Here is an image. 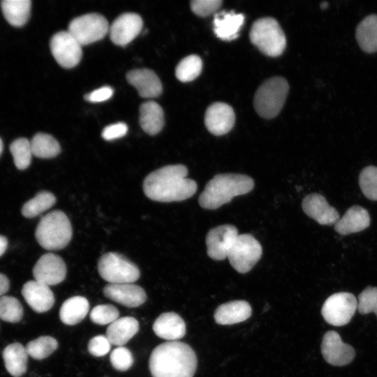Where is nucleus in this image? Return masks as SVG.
<instances>
[{
	"instance_id": "obj_1",
	"label": "nucleus",
	"mask_w": 377,
	"mask_h": 377,
	"mask_svg": "<svg viewBox=\"0 0 377 377\" xmlns=\"http://www.w3.org/2000/svg\"><path fill=\"white\" fill-rule=\"evenodd\" d=\"M187 175L188 169L182 164L163 166L145 178L144 193L148 198L162 202L186 200L197 191L196 182Z\"/></svg>"
},
{
	"instance_id": "obj_2",
	"label": "nucleus",
	"mask_w": 377,
	"mask_h": 377,
	"mask_svg": "<svg viewBox=\"0 0 377 377\" xmlns=\"http://www.w3.org/2000/svg\"><path fill=\"white\" fill-rule=\"evenodd\" d=\"M197 364L194 350L188 344L177 341L157 346L149 360L152 377H193Z\"/></svg>"
},
{
	"instance_id": "obj_3",
	"label": "nucleus",
	"mask_w": 377,
	"mask_h": 377,
	"mask_svg": "<svg viewBox=\"0 0 377 377\" xmlns=\"http://www.w3.org/2000/svg\"><path fill=\"white\" fill-rule=\"evenodd\" d=\"M253 186L254 182L248 175L218 174L207 183L198 202L204 209H215L229 202L235 196L248 193Z\"/></svg>"
},
{
	"instance_id": "obj_4",
	"label": "nucleus",
	"mask_w": 377,
	"mask_h": 377,
	"mask_svg": "<svg viewBox=\"0 0 377 377\" xmlns=\"http://www.w3.org/2000/svg\"><path fill=\"white\" fill-rule=\"evenodd\" d=\"M73 229L66 214L61 210H54L43 216L38 223L35 237L38 243L45 249H62L72 238Z\"/></svg>"
},
{
	"instance_id": "obj_5",
	"label": "nucleus",
	"mask_w": 377,
	"mask_h": 377,
	"mask_svg": "<svg viewBox=\"0 0 377 377\" xmlns=\"http://www.w3.org/2000/svg\"><path fill=\"white\" fill-rule=\"evenodd\" d=\"M251 43L264 54L278 57L286 46V38L278 22L272 17L257 20L251 26L250 34Z\"/></svg>"
},
{
	"instance_id": "obj_6",
	"label": "nucleus",
	"mask_w": 377,
	"mask_h": 377,
	"mask_svg": "<svg viewBox=\"0 0 377 377\" xmlns=\"http://www.w3.org/2000/svg\"><path fill=\"white\" fill-rule=\"evenodd\" d=\"M289 86L281 77H274L263 82L254 96V108L257 113L265 118L275 117L286 101Z\"/></svg>"
},
{
	"instance_id": "obj_7",
	"label": "nucleus",
	"mask_w": 377,
	"mask_h": 377,
	"mask_svg": "<svg viewBox=\"0 0 377 377\" xmlns=\"http://www.w3.org/2000/svg\"><path fill=\"white\" fill-rule=\"evenodd\" d=\"M100 276L109 283H125L136 281L140 275L138 267L121 254L108 252L98 262Z\"/></svg>"
},
{
	"instance_id": "obj_8",
	"label": "nucleus",
	"mask_w": 377,
	"mask_h": 377,
	"mask_svg": "<svg viewBox=\"0 0 377 377\" xmlns=\"http://www.w3.org/2000/svg\"><path fill=\"white\" fill-rule=\"evenodd\" d=\"M109 29L104 16L98 13H88L71 20L68 31L81 45H86L102 39L108 33Z\"/></svg>"
},
{
	"instance_id": "obj_9",
	"label": "nucleus",
	"mask_w": 377,
	"mask_h": 377,
	"mask_svg": "<svg viewBox=\"0 0 377 377\" xmlns=\"http://www.w3.org/2000/svg\"><path fill=\"white\" fill-rule=\"evenodd\" d=\"M263 249L258 241L250 234L239 235L228 258L238 272H249L260 260Z\"/></svg>"
},
{
	"instance_id": "obj_10",
	"label": "nucleus",
	"mask_w": 377,
	"mask_h": 377,
	"mask_svg": "<svg viewBox=\"0 0 377 377\" xmlns=\"http://www.w3.org/2000/svg\"><path fill=\"white\" fill-rule=\"evenodd\" d=\"M357 309V300L350 293L340 292L330 295L324 302L321 314L325 320L334 326L348 324Z\"/></svg>"
},
{
	"instance_id": "obj_11",
	"label": "nucleus",
	"mask_w": 377,
	"mask_h": 377,
	"mask_svg": "<svg viewBox=\"0 0 377 377\" xmlns=\"http://www.w3.org/2000/svg\"><path fill=\"white\" fill-rule=\"evenodd\" d=\"M50 47L54 58L63 68H73L82 59V45L68 31L56 33L50 40Z\"/></svg>"
},
{
	"instance_id": "obj_12",
	"label": "nucleus",
	"mask_w": 377,
	"mask_h": 377,
	"mask_svg": "<svg viewBox=\"0 0 377 377\" xmlns=\"http://www.w3.org/2000/svg\"><path fill=\"white\" fill-rule=\"evenodd\" d=\"M238 230L232 225L224 224L211 229L207 234V253L214 260H222L228 254L238 237Z\"/></svg>"
},
{
	"instance_id": "obj_13",
	"label": "nucleus",
	"mask_w": 377,
	"mask_h": 377,
	"mask_svg": "<svg viewBox=\"0 0 377 377\" xmlns=\"http://www.w3.org/2000/svg\"><path fill=\"white\" fill-rule=\"evenodd\" d=\"M66 265L58 255L47 253L40 256L33 268L36 281L48 286L62 282L66 276Z\"/></svg>"
},
{
	"instance_id": "obj_14",
	"label": "nucleus",
	"mask_w": 377,
	"mask_h": 377,
	"mask_svg": "<svg viewBox=\"0 0 377 377\" xmlns=\"http://www.w3.org/2000/svg\"><path fill=\"white\" fill-rule=\"evenodd\" d=\"M321 352L325 360L333 366H345L355 357L354 348L342 341L340 335L335 331L327 332L321 343Z\"/></svg>"
},
{
	"instance_id": "obj_15",
	"label": "nucleus",
	"mask_w": 377,
	"mask_h": 377,
	"mask_svg": "<svg viewBox=\"0 0 377 377\" xmlns=\"http://www.w3.org/2000/svg\"><path fill=\"white\" fill-rule=\"evenodd\" d=\"M142 27L143 21L138 14L123 13L110 27V39L115 45L125 46L139 35Z\"/></svg>"
},
{
	"instance_id": "obj_16",
	"label": "nucleus",
	"mask_w": 377,
	"mask_h": 377,
	"mask_svg": "<svg viewBox=\"0 0 377 377\" xmlns=\"http://www.w3.org/2000/svg\"><path fill=\"white\" fill-rule=\"evenodd\" d=\"M235 121L234 110L229 105L216 102L208 107L205 115V124L207 130L215 135L228 133Z\"/></svg>"
},
{
	"instance_id": "obj_17",
	"label": "nucleus",
	"mask_w": 377,
	"mask_h": 377,
	"mask_svg": "<svg viewBox=\"0 0 377 377\" xmlns=\"http://www.w3.org/2000/svg\"><path fill=\"white\" fill-rule=\"evenodd\" d=\"M304 212L320 225H334L339 219L337 210L330 205L325 198L318 193L307 195L302 200Z\"/></svg>"
},
{
	"instance_id": "obj_18",
	"label": "nucleus",
	"mask_w": 377,
	"mask_h": 377,
	"mask_svg": "<svg viewBox=\"0 0 377 377\" xmlns=\"http://www.w3.org/2000/svg\"><path fill=\"white\" fill-rule=\"evenodd\" d=\"M107 298L127 307H137L144 304L147 295L144 289L133 283H108L103 288Z\"/></svg>"
},
{
	"instance_id": "obj_19",
	"label": "nucleus",
	"mask_w": 377,
	"mask_h": 377,
	"mask_svg": "<svg viewBox=\"0 0 377 377\" xmlns=\"http://www.w3.org/2000/svg\"><path fill=\"white\" fill-rule=\"evenodd\" d=\"M22 295L30 307L38 313L49 311L54 303V296L50 287L36 280L24 284Z\"/></svg>"
},
{
	"instance_id": "obj_20",
	"label": "nucleus",
	"mask_w": 377,
	"mask_h": 377,
	"mask_svg": "<svg viewBox=\"0 0 377 377\" xmlns=\"http://www.w3.org/2000/svg\"><path fill=\"white\" fill-rule=\"evenodd\" d=\"M126 80L142 98H156L162 93L161 82L156 74L150 69L130 71L126 74Z\"/></svg>"
},
{
	"instance_id": "obj_21",
	"label": "nucleus",
	"mask_w": 377,
	"mask_h": 377,
	"mask_svg": "<svg viewBox=\"0 0 377 377\" xmlns=\"http://www.w3.org/2000/svg\"><path fill=\"white\" fill-rule=\"evenodd\" d=\"M153 330L158 337L175 341L186 334V323L182 318L175 312L161 313L154 321Z\"/></svg>"
},
{
	"instance_id": "obj_22",
	"label": "nucleus",
	"mask_w": 377,
	"mask_h": 377,
	"mask_svg": "<svg viewBox=\"0 0 377 377\" xmlns=\"http://www.w3.org/2000/svg\"><path fill=\"white\" fill-rule=\"evenodd\" d=\"M370 222L367 210L361 206L353 205L335 223L334 230L340 235H349L364 230L369 226Z\"/></svg>"
},
{
	"instance_id": "obj_23",
	"label": "nucleus",
	"mask_w": 377,
	"mask_h": 377,
	"mask_svg": "<svg viewBox=\"0 0 377 377\" xmlns=\"http://www.w3.org/2000/svg\"><path fill=\"white\" fill-rule=\"evenodd\" d=\"M252 313L251 305L244 300H235L221 304L216 309L214 318L219 325H228L247 320Z\"/></svg>"
},
{
	"instance_id": "obj_24",
	"label": "nucleus",
	"mask_w": 377,
	"mask_h": 377,
	"mask_svg": "<svg viewBox=\"0 0 377 377\" xmlns=\"http://www.w3.org/2000/svg\"><path fill=\"white\" fill-rule=\"evenodd\" d=\"M244 16L234 11L216 13L214 18V31L216 36L224 40H232L237 38L244 24Z\"/></svg>"
},
{
	"instance_id": "obj_25",
	"label": "nucleus",
	"mask_w": 377,
	"mask_h": 377,
	"mask_svg": "<svg viewBox=\"0 0 377 377\" xmlns=\"http://www.w3.org/2000/svg\"><path fill=\"white\" fill-rule=\"evenodd\" d=\"M139 330V323L133 317L118 318L110 323L106 331V337L111 344L122 346L126 344Z\"/></svg>"
},
{
	"instance_id": "obj_26",
	"label": "nucleus",
	"mask_w": 377,
	"mask_h": 377,
	"mask_svg": "<svg viewBox=\"0 0 377 377\" xmlns=\"http://www.w3.org/2000/svg\"><path fill=\"white\" fill-rule=\"evenodd\" d=\"M140 125L147 134L154 135L159 133L164 125L163 110L154 101H147L140 107Z\"/></svg>"
},
{
	"instance_id": "obj_27",
	"label": "nucleus",
	"mask_w": 377,
	"mask_h": 377,
	"mask_svg": "<svg viewBox=\"0 0 377 377\" xmlns=\"http://www.w3.org/2000/svg\"><path fill=\"white\" fill-rule=\"evenodd\" d=\"M3 359L7 371L13 377H20L27 371L28 353L23 345L13 343L3 351Z\"/></svg>"
},
{
	"instance_id": "obj_28",
	"label": "nucleus",
	"mask_w": 377,
	"mask_h": 377,
	"mask_svg": "<svg viewBox=\"0 0 377 377\" xmlns=\"http://www.w3.org/2000/svg\"><path fill=\"white\" fill-rule=\"evenodd\" d=\"M89 309L88 300L82 296H73L62 304L59 310V318L62 323L74 325L81 322Z\"/></svg>"
},
{
	"instance_id": "obj_29",
	"label": "nucleus",
	"mask_w": 377,
	"mask_h": 377,
	"mask_svg": "<svg viewBox=\"0 0 377 377\" xmlns=\"http://www.w3.org/2000/svg\"><path fill=\"white\" fill-rule=\"evenodd\" d=\"M355 36L364 52H377V15H370L363 19L357 27Z\"/></svg>"
},
{
	"instance_id": "obj_30",
	"label": "nucleus",
	"mask_w": 377,
	"mask_h": 377,
	"mask_svg": "<svg viewBox=\"0 0 377 377\" xmlns=\"http://www.w3.org/2000/svg\"><path fill=\"white\" fill-rule=\"evenodd\" d=\"M1 7L7 22L14 27H21L29 18L31 8L30 0H3Z\"/></svg>"
},
{
	"instance_id": "obj_31",
	"label": "nucleus",
	"mask_w": 377,
	"mask_h": 377,
	"mask_svg": "<svg viewBox=\"0 0 377 377\" xmlns=\"http://www.w3.org/2000/svg\"><path fill=\"white\" fill-rule=\"evenodd\" d=\"M30 143L33 156L40 158H54L61 151L59 142L47 133H36L31 140Z\"/></svg>"
},
{
	"instance_id": "obj_32",
	"label": "nucleus",
	"mask_w": 377,
	"mask_h": 377,
	"mask_svg": "<svg viewBox=\"0 0 377 377\" xmlns=\"http://www.w3.org/2000/svg\"><path fill=\"white\" fill-rule=\"evenodd\" d=\"M56 202L54 194L40 191L24 204L21 212L24 217L34 218L52 207Z\"/></svg>"
},
{
	"instance_id": "obj_33",
	"label": "nucleus",
	"mask_w": 377,
	"mask_h": 377,
	"mask_svg": "<svg viewBox=\"0 0 377 377\" xmlns=\"http://www.w3.org/2000/svg\"><path fill=\"white\" fill-rule=\"evenodd\" d=\"M202 61L200 57L195 54L184 57L176 67L175 75L183 82L195 80L201 73Z\"/></svg>"
},
{
	"instance_id": "obj_34",
	"label": "nucleus",
	"mask_w": 377,
	"mask_h": 377,
	"mask_svg": "<svg viewBox=\"0 0 377 377\" xmlns=\"http://www.w3.org/2000/svg\"><path fill=\"white\" fill-rule=\"evenodd\" d=\"M10 151L17 169L22 170L29 166L33 153L28 139L20 138L15 140L10 145Z\"/></svg>"
},
{
	"instance_id": "obj_35",
	"label": "nucleus",
	"mask_w": 377,
	"mask_h": 377,
	"mask_svg": "<svg viewBox=\"0 0 377 377\" xmlns=\"http://www.w3.org/2000/svg\"><path fill=\"white\" fill-rule=\"evenodd\" d=\"M32 358L42 360L50 355L58 347L57 340L50 336H42L31 341L25 346Z\"/></svg>"
},
{
	"instance_id": "obj_36",
	"label": "nucleus",
	"mask_w": 377,
	"mask_h": 377,
	"mask_svg": "<svg viewBox=\"0 0 377 377\" xmlns=\"http://www.w3.org/2000/svg\"><path fill=\"white\" fill-rule=\"evenodd\" d=\"M23 316V308L17 299L11 296L0 298V318L9 323H17Z\"/></svg>"
},
{
	"instance_id": "obj_37",
	"label": "nucleus",
	"mask_w": 377,
	"mask_h": 377,
	"mask_svg": "<svg viewBox=\"0 0 377 377\" xmlns=\"http://www.w3.org/2000/svg\"><path fill=\"white\" fill-rule=\"evenodd\" d=\"M359 185L366 198L377 200V167L364 168L359 175Z\"/></svg>"
},
{
	"instance_id": "obj_38",
	"label": "nucleus",
	"mask_w": 377,
	"mask_h": 377,
	"mask_svg": "<svg viewBox=\"0 0 377 377\" xmlns=\"http://www.w3.org/2000/svg\"><path fill=\"white\" fill-rule=\"evenodd\" d=\"M118 309L112 304H99L93 308L90 313L91 320L98 325L110 324L119 318Z\"/></svg>"
},
{
	"instance_id": "obj_39",
	"label": "nucleus",
	"mask_w": 377,
	"mask_h": 377,
	"mask_svg": "<svg viewBox=\"0 0 377 377\" xmlns=\"http://www.w3.org/2000/svg\"><path fill=\"white\" fill-rule=\"evenodd\" d=\"M357 310L361 314L374 312L377 316V287L368 286L359 295Z\"/></svg>"
},
{
	"instance_id": "obj_40",
	"label": "nucleus",
	"mask_w": 377,
	"mask_h": 377,
	"mask_svg": "<svg viewBox=\"0 0 377 377\" xmlns=\"http://www.w3.org/2000/svg\"><path fill=\"white\" fill-rule=\"evenodd\" d=\"M110 361L112 367L120 371L128 370L133 363V358L131 351L124 347L119 346L114 348L110 354Z\"/></svg>"
},
{
	"instance_id": "obj_41",
	"label": "nucleus",
	"mask_w": 377,
	"mask_h": 377,
	"mask_svg": "<svg viewBox=\"0 0 377 377\" xmlns=\"http://www.w3.org/2000/svg\"><path fill=\"white\" fill-rule=\"evenodd\" d=\"M221 3L220 0H194L191 2V8L197 15L205 17L216 11Z\"/></svg>"
},
{
	"instance_id": "obj_42",
	"label": "nucleus",
	"mask_w": 377,
	"mask_h": 377,
	"mask_svg": "<svg viewBox=\"0 0 377 377\" xmlns=\"http://www.w3.org/2000/svg\"><path fill=\"white\" fill-rule=\"evenodd\" d=\"M111 343L106 336L98 335L90 339L87 349L95 357L105 355L110 350Z\"/></svg>"
},
{
	"instance_id": "obj_43",
	"label": "nucleus",
	"mask_w": 377,
	"mask_h": 377,
	"mask_svg": "<svg viewBox=\"0 0 377 377\" xmlns=\"http://www.w3.org/2000/svg\"><path fill=\"white\" fill-rule=\"evenodd\" d=\"M127 131V125L118 122L105 127L102 131V137L105 140H112L124 136Z\"/></svg>"
},
{
	"instance_id": "obj_44",
	"label": "nucleus",
	"mask_w": 377,
	"mask_h": 377,
	"mask_svg": "<svg viewBox=\"0 0 377 377\" xmlns=\"http://www.w3.org/2000/svg\"><path fill=\"white\" fill-rule=\"evenodd\" d=\"M114 91L110 86H104L94 90L84 96L85 100L92 103H100L110 99Z\"/></svg>"
},
{
	"instance_id": "obj_45",
	"label": "nucleus",
	"mask_w": 377,
	"mask_h": 377,
	"mask_svg": "<svg viewBox=\"0 0 377 377\" xmlns=\"http://www.w3.org/2000/svg\"><path fill=\"white\" fill-rule=\"evenodd\" d=\"M9 289V280L6 275L0 273V296H2Z\"/></svg>"
},
{
	"instance_id": "obj_46",
	"label": "nucleus",
	"mask_w": 377,
	"mask_h": 377,
	"mask_svg": "<svg viewBox=\"0 0 377 377\" xmlns=\"http://www.w3.org/2000/svg\"><path fill=\"white\" fill-rule=\"evenodd\" d=\"M8 240L7 239L0 235V256L4 253L7 249Z\"/></svg>"
},
{
	"instance_id": "obj_47",
	"label": "nucleus",
	"mask_w": 377,
	"mask_h": 377,
	"mask_svg": "<svg viewBox=\"0 0 377 377\" xmlns=\"http://www.w3.org/2000/svg\"><path fill=\"white\" fill-rule=\"evenodd\" d=\"M328 7V3L327 2H323L321 4H320V8H323V9H325Z\"/></svg>"
},
{
	"instance_id": "obj_48",
	"label": "nucleus",
	"mask_w": 377,
	"mask_h": 377,
	"mask_svg": "<svg viewBox=\"0 0 377 377\" xmlns=\"http://www.w3.org/2000/svg\"><path fill=\"white\" fill-rule=\"evenodd\" d=\"M3 147V142H2L1 139L0 138V156H1V153H2Z\"/></svg>"
}]
</instances>
